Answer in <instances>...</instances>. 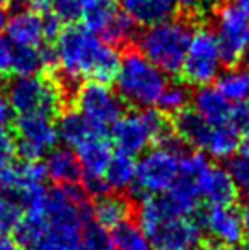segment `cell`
Masks as SVG:
<instances>
[{"label":"cell","mask_w":249,"mask_h":250,"mask_svg":"<svg viewBox=\"0 0 249 250\" xmlns=\"http://www.w3.org/2000/svg\"><path fill=\"white\" fill-rule=\"evenodd\" d=\"M57 66L70 83L80 80L110 83L120 68L121 55L86 26H70L60 31L55 44Z\"/></svg>","instance_id":"cell-1"},{"label":"cell","mask_w":249,"mask_h":250,"mask_svg":"<svg viewBox=\"0 0 249 250\" xmlns=\"http://www.w3.org/2000/svg\"><path fill=\"white\" fill-rule=\"evenodd\" d=\"M45 165L23 160L0 165V231L9 233L26 211L27 204L46 189Z\"/></svg>","instance_id":"cell-2"},{"label":"cell","mask_w":249,"mask_h":250,"mask_svg":"<svg viewBox=\"0 0 249 250\" xmlns=\"http://www.w3.org/2000/svg\"><path fill=\"white\" fill-rule=\"evenodd\" d=\"M193 31L183 19H166L149 26L138 36V51L166 75L181 72Z\"/></svg>","instance_id":"cell-3"},{"label":"cell","mask_w":249,"mask_h":250,"mask_svg":"<svg viewBox=\"0 0 249 250\" xmlns=\"http://www.w3.org/2000/svg\"><path fill=\"white\" fill-rule=\"evenodd\" d=\"M114 82L121 101L143 109L157 104L167 85V75L138 50H130L121 56Z\"/></svg>","instance_id":"cell-4"},{"label":"cell","mask_w":249,"mask_h":250,"mask_svg":"<svg viewBox=\"0 0 249 250\" xmlns=\"http://www.w3.org/2000/svg\"><path fill=\"white\" fill-rule=\"evenodd\" d=\"M169 131L171 128L164 114L152 107L126 112L110 129L118 151L132 157L143 153L154 143H159V140Z\"/></svg>","instance_id":"cell-5"},{"label":"cell","mask_w":249,"mask_h":250,"mask_svg":"<svg viewBox=\"0 0 249 250\" xmlns=\"http://www.w3.org/2000/svg\"><path fill=\"white\" fill-rule=\"evenodd\" d=\"M184 153L186 151L181 153L162 145H157L152 150H145L140 160H136L135 179L130 192L143 201L169 191L178 179L181 157Z\"/></svg>","instance_id":"cell-6"},{"label":"cell","mask_w":249,"mask_h":250,"mask_svg":"<svg viewBox=\"0 0 249 250\" xmlns=\"http://www.w3.org/2000/svg\"><path fill=\"white\" fill-rule=\"evenodd\" d=\"M16 114H41L53 118L62 107L63 94L53 80L41 75L16 77L5 92Z\"/></svg>","instance_id":"cell-7"},{"label":"cell","mask_w":249,"mask_h":250,"mask_svg":"<svg viewBox=\"0 0 249 250\" xmlns=\"http://www.w3.org/2000/svg\"><path fill=\"white\" fill-rule=\"evenodd\" d=\"M77 111L91 123L96 131L108 135L111 126L125 114L123 101L108 83L87 82L75 94Z\"/></svg>","instance_id":"cell-8"},{"label":"cell","mask_w":249,"mask_h":250,"mask_svg":"<svg viewBox=\"0 0 249 250\" xmlns=\"http://www.w3.org/2000/svg\"><path fill=\"white\" fill-rule=\"evenodd\" d=\"M222 65V55L215 34L205 27L193 33L180 72L183 73L184 80L196 87L210 85L220 75Z\"/></svg>","instance_id":"cell-9"},{"label":"cell","mask_w":249,"mask_h":250,"mask_svg":"<svg viewBox=\"0 0 249 250\" xmlns=\"http://www.w3.org/2000/svg\"><path fill=\"white\" fill-rule=\"evenodd\" d=\"M213 34L219 43L222 62L234 66L241 62L249 46V16L234 3H226L217 12Z\"/></svg>","instance_id":"cell-10"},{"label":"cell","mask_w":249,"mask_h":250,"mask_svg":"<svg viewBox=\"0 0 249 250\" xmlns=\"http://www.w3.org/2000/svg\"><path fill=\"white\" fill-rule=\"evenodd\" d=\"M58 143L53 118L41 114L19 116L16 121V146L23 160L38 162Z\"/></svg>","instance_id":"cell-11"},{"label":"cell","mask_w":249,"mask_h":250,"mask_svg":"<svg viewBox=\"0 0 249 250\" xmlns=\"http://www.w3.org/2000/svg\"><path fill=\"white\" fill-rule=\"evenodd\" d=\"M152 250H198L203 242V228L193 218H166L147 233Z\"/></svg>","instance_id":"cell-12"},{"label":"cell","mask_w":249,"mask_h":250,"mask_svg":"<svg viewBox=\"0 0 249 250\" xmlns=\"http://www.w3.org/2000/svg\"><path fill=\"white\" fill-rule=\"evenodd\" d=\"M200 225L203 231L210 235L219 245H237L243 242L244 230L239 211L232 204L226 206H208L200 214Z\"/></svg>","instance_id":"cell-13"},{"label":"cell","mask_w":249,"mask_h":250,"mask_svg":"<svg viewBox=\"0 0 249 250\" xmlns=\"http://www.w3.org/2000/svg\"><path fill=\"white\" fill-rule=\"evenodd\" d=\"M7 40L14 46H43L46 41L43 14L38 9H19L7 17Z\"/></svg>","instance_id":"cell-14"},{"label":"cell","mask_w":249,"mask_h":250,"mask_svg":"<svg viewBox=\"0 0 249 250\" xmlns=\"http://www.w3.org/2000/svg\"><path fill=\"white\" fill-rule=\"evenodd\" d=\"M200 199L205 201L208 206H226L232 204L237 192L230 181L229 174L224 167L219 165H208L198 181Z\"/></svg>","instance_id":"cell-15"},{"label":"cell","mask_w":249,"mask_h":250,"mask_svg":"<svg viewBox=\"0 0 249 250\" xmlns=\"http://www.w3.org/2000/svg\"><path fill=\"white\" fill-rule=\"evenodd\" d=\"M73 151L80 164L82 175H104V170L113 157V148L108 135H101V133L87 138L77 148H73Z\"/></svg>","instance_id":"cell-16"},{"label":"cell","mask_w":249,"mask_h":250,"mask_svg":"<svg viewBox=\"0 0 249 250\" xmlns=\"http://www.w3.org/2000/svg\"><path fill=\"white\" fill-rule=\"evenodd\" d=\"M45 172L46 179H51L57 186L79 184L80 182V164L73 148L68 146H55L45 158Z\"/></svg>","instance_id":"cell-17"},{"label":"cell","mask_w":249,"mask_h":250,"mask_svg":"<svg viewBox=\"0 0 249 250\" xmlns=\"http://www.w3.org/2000/svg\"><path fill=\"white\" fill-rule=\"evenodd\" d=\"M193 111L208 125H226L229 119L230 102L215 85H202L191 96Z\"/></svg>","instance_id":"cell-18"},{"label":"cell","mask_w":249,"mask_h":250,"mask_svg":"<svg viewBox=\"0 0 249 250\" xmlns=\"http://www.w3.org/2000/svg\"><path fill=\"white\" fill-rule=\"evenodd\" d=\"M198 150L206 157L227 160L239 150V133L229 125H208Z\"/></svg>","instance_id":"cell-19"},{"label":"cell","mask_w":249,"mask_h":250,"mask_svg":"<svg viewBox=\"0 0 249 250\" xmlns=\"http://www.w3.org/2000/svg\"><path fill=\"white\" fill-rule=\"evenodd\" d=\"M57 66L55 48L48 46H14L12 68L16 77L36 75L46 66Z\"/></svg>","instance_id":"cell-20"},{"label":"cell","mask_w":249,"mask_h":250,"mask_svg":"<svg viewBox=\"0 0 249 250\" xmlns=\"http://www.w3.org/2000/svg\"><path fill=\"white\" fill-rule=\"evenodd\" d=\"M121 10L135 26H154L169 19L174 7L169 0H120Z\"/></svg>","instance_id":"cell-21"},{"label":"cell","mask_w":249,"mask_h":250,"mask_svg":"<svg viewBox=\"0 0 249 250\" xmlns=\"http://www.w3.org/2000/svg\"><path fill=\"white\" fill-rule=\"evenodd\" d=\"M132 204L125 196L120 194H106L103 198L96 199V204L91 209V218L101 227L113 230L125 220H128Z\"/></svg>","instance_id":"cell-22"},{"label":"cell","mask_w":249,"mask_h":250,"mask_svg":"<svg viewBox=\"0 0 249 250\" xmlns=\"http://www.w3.org/2000/svg\"><path fill=\"white\" fill-rule=\"evenodd\" d=\"M58 140L65 143L68 148H77L80 143H84L87 138L97 135L99 131L91 126V123L80 114L77 109H68L60 116L57 123ZM103 135V133H101Z\"/></svg>","instance_id":"cell-23"},{"label":"cell","mask_w":249,"mask_h":250,"mask_svg":"<svg viewBox=\"0 0 249 250\" xmlns=\"http://www.w3.org/2000/svg\"><path fill=\"white\" fill-rule=\"evenodd\" d=\"M136 170V160L135 157L123 151H116L111 157L110 164H108L106 170H104V179H106L110 191L123 192L130 191L135 179Z\"/></svg>","instance_id":"cell-24"},{"label":"cell","mask_w":249,"mask_h":250,"mask_svg":"<svg viewBox=\"0 0 249 250\" xmlns=\"http://www.w3.org/2000/svg\"><path fill=\"white\" fill-rule=\"evenodd\" d=\"M111 242L114 250H152L149 238L136 221L125 220L111 231Z\"/></svg>","instance_id":"cell-25"},{"label":"cell","mask_w":249,"mask_h":250,"mask_svg":"<svg viewBox=\"0 0 249 250\" xmlns=\"http://www.w3.org/2000/svg\"><path fill=\"white\" fill-rule=\"evenodd\" d=\"M208 123H205L193 109H184L178 112L174 119V133L183 140L186 145H191L195 148L200 146L203 135H205Z\"/></svg>","instance_id":"cell-26"},{"label":"cell","mask_w":249,"mask_h":250,"mask_svg":"<svg viewBox=\"0 0 249 250\" xmlns=\"http://www.w3.org/2000/svg\"><path fill=\"white\" fill-rule=\"evenodd\" d=\"M135 34V24L123 10L113 9L99 31V36L111 44H123Z\"/></svg>","instance_id":"cell-27"},{"label":"cell","mask_w":249,"mask_h":250,"mask_svg":"<svg viewBox=\"0 0 249 250\" xmlns=\"http://www.w3.org/2000/svg\"><path fill=\"white\" fill-rule=\"evenodd\" d=\"M215 87L229 102H239L249 97V72L244 70H227L217 77Z\"/></svg>","instance_id":"cell-28"},{"label":"cell","mask_w":249,"mask_h":250,"mask_svg":"<svg viewBox=\"0 0 249 250\" xmlns=\"http://www.w3.org/2000/svg\"><path fill=\"white\" fill-rule=\"evenodd\" d=\"M189 101H191V94H189V89L186 85H183V83H167L156 105L162 114L176 116L178 112L184 111L188 107Z\"/></svg>","instance_id":"cell-29"},{"label":"cell","mask_w":249,"mask_h":250,"mask_svg":"<svg viewBox=\"0 0 249 250\" xmlns=\"http://www.w3.org/2000/svg\"><path fill=\"white\" fill-rule=\"evenodd\" d=\"M224 168L229 174L237 194L249 199V157L243 153H234L230 158H227Z\"/></svg>","instance_id":"cell-30"},{"label":"cell","mask_w":249,"mask_h":250,"mask_svg":"<svg viewBox=\"0 0 249 250\" xmlns=\"http://www.w3.org/2000/svg\"><path fill=\"white\" fill-rule=\"evenodd\" d=\"M82 244L91 250H114L110 230L96 223L92 218H89L84 225Z\"/></svg>","instance_id":"cell-31"},{"label":"cell","mask_w":249,"mask_h":250,"mask_svg":"<svg viewBox=\"0 0 249 250\" xmlns=\"http://www.w3.org/2000/svg\"><path fill=\"white\" fill-rule=\"evenodd\" d=\"M227 125L236 129L239 135L249 133V97L244 101L234 102V104L230 105Z\"/></svg>","instance_id":"cell-32"},{"label":"cell","mask_w":249,"mask_h":250,"mask_svg":"<svg viewBox=\"0 0 249 250\" xmlns=\"http://www.w3.org/2000/svg\"><path fill=\"white\" fill-rule=\"evenodd\" d=\"M50 7L60 21H75L82 17L80 0H50Z\"/></svg>","instance_id":"cell-33"},{"label":"cell","mask_w":249,"mask_h":250,"mask_svg":"<svg viewBox=\"0 0 249 250\" xmlns=\"http://www.w3.org/2000/svg\"><path fill=\"white\" fill-rule=\"evenodd\" d=\"M16 151V136L9 131V128H0V165L12 162Z\"/></svg>","instance_id":"cell-34"},{"label":"cell","mask_w":249,"mask_h":250,"mask_svg":"<svg viewBox=\"0 0 249 250\" xmlns=\"http://www.w3.org/2000/svg\"><path fill=\"white\" fill-rule=\"evenodd\" d=\"M14 44L9 40L0 38V75H7L12 68Z\"/></svg>","instance_id":"cell-35"},{"label":"cell","mask_w":249,"mask_h":250,"mask_svg":"<svg viewBox=\"0 0 249 250\" xmlns=\"http://www.w3.org/2000/svg\"><path fill=\"white\" fill-rule=\"evenodd\" d=\"M14 118H16V111L10 105L5 94L0 92V128H9L14 123Z\"/></svg>","instance_id":"cell-36"},{"label":"cell","mask_w":249,"mask_h":250,"mask_svg":"<svg viewBox=\"0 0 249 250\" xmlns=\"http://www.w3.org/2000/svg\"><path fill=\"white\" fill-rule=\"evenodd\" d=\"M173 3L174 9H180L183 12H196V10H202L206 5L208 0H169Z\"/></svg>","instance_id":"cell-37"},{"label":"cell","mask_w":249,"mask_h":250,"mask_svg":"<svg viewBox=\"0 0 249 250\" xmlns=\"http://www.w3.org/2000/svg\"><path fill=\"white\" fill-rule=\"evenodd\" d=\"M0 250H23V247L17 244V240L14 237L0 231Z\"/></svg>","instance_id":"cell-38"},{"label":"cell","mask_w":249,"mask_h":250,"mask_svg":"<svg viewBox=\"0 0 249 250\" xmlns=\"http://www.w3.org/2000/svg\"><path fill=\"white\" fill-rule=\"evenodd\" d=\"M239 218H241V223H243L244 233H248V235H249V199L243 204V206H241V209H239Z\"/></svg>","instance_id":"cell-39"},{"label":"cell","mask_w":249,"mask_h":250,"mask_svg":"<svg viewBox=\"0 0 249 250\" xmlns=\"http://www.w3.org/2000/svg\"><path fill=\"white\" fill-rule=\"evenodd\" d=\"M114 0H80L82 5V12L87 9H94V7H104V5H113Z\"/></svg>","instance_id":"cell-40"},{"label":"cell","mask_w":249,"mask_h":250,"mask_svg":"<svg viewBox=\"0 0 249 250\" xmlns=\"http://www.w3.org/2000/svg\"><path fill=\"white\" fill-rule=\"evenodd\" d=\"M239 151L249 157V133L243 135V138H239Z\"/></svg>","instance_id":"cell-41"},{"label":"cell","mask_w":249,"mask_h":250,"mask_svg":"<svg viewBox=\"0 0 249 250\" xmlns=\"http://www.w3.org/2000/svg\"><path fill=\"white\" fill-rule=\"evenodd\" d=\"M16 2H34V5L40 9H48L50 7V0H16Z\"/></svg>","instance_id":"cell-42"},{"label":"cell","mask_w":249,"mask_h":250,"mask_svg":"<svg viewBox=\"0 0 249 250\" xmlns=\"http://www.w3.org/2000/svg\"><path fill=\"white\" fill-rule=\"evenodd\" d=\"M234 5H237L241 10H244V12L249 16V0H232Z\"/></svg>","instance_id":"cell-43"},{"label":"cell","mask_w":249,"mask_h":250,"mask_svg":"<svg viewBox=\"0 0 249 250\" xmlns=\"http://www.w3.org/2000/svg\"><path fill=\"white\" fill-rule=\"evenodd\" d=\"M5 22H7V14H5V10H3V7L0 5V34L5 29Z\"/></svg>","instance_id":"cell-44"},{"label":"cell","mask_w":249,"mask_h":250,"mask_svg":"<svg viewBox=\"0 0 249 250\" xmlns=\"http://www.w3.org/2000/svg\"><path fill=\"white\" fill-rule=\"evenodd\" d=\"M212 250H239L236 245H219V247L212 249Z\"/></svg>","instance_id":"cell-45"},{"label":"cell","mask_w":249,"mask_h":250,"mask_svg":"<svg viewBox=\"0 0 249 250\" xmlns=\"http://www.w3.org/2000/svg\"><path fill=\"white\" fill-rule=\"evenodd\" d=\"M241 62H244L249 66V46L246 48V51H244V55H243V58H241Z\"/></svg>","instance_id":"cell-46"},{"label":"cell","mask_w":249,"mask_h":250,"mask_svg":"<svg viewBox=\"0 0 249 250\" xmlns=\"http://www.w3.org/2000/svg\"><path fill=\"white\" fill-rule=\"evenodd\" d=\"M75 250H91V249H89V247H86V245H84L82 242H80V245H79V247H77Z\"/></svg>","instance_id":"cell-47"},{"label":"cell","mask_w":249,"mask_h":250,"mask_svg":"<svg viewBox=\"0 0 249 250\" xmlns=\"http://www.w3.org/2000/svg\"><path fill=\"white\" fill-rule=\"evenodd\" d=\"M9 0H0V5H3V3H7Z\"/></svg>","instance_id":"cell-48"}]
</instances>
